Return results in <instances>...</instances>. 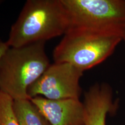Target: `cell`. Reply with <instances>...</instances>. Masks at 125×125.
<instances>
[{"label": "cell", "mask_w": 125, "mask_h": 125, "mask_svg": "<svg viewBox=\"0 0 125 125\" xmlns=\"http://www.w3.org/2000/svg\"><path fill=\"white\" fill-rule=\"evenodd\" d=\"M68 28L62 0H28L11 26L6 42L9 47H20L46 42L64 35Z\"/></svg>", "instance_id": "6da1fadb"}, {"label": "cell", "mask_w": 125, "mask_h": 125, "mask_svg": "<svg viewBox=\"0 0 125 125\" xmlns=\"http://www.w3.org/2000/svg\"><path fill=\"white\" fill-rule=\"evenodd\" d=\"M62 2L68 17V30L123 32L125 0H62Z\"/></svg>", "instance_id": "277c9868"}, {"label": "cell", "mask_w": 125, "mask_h": 125, "mask_svg": "<svg viewBox=\"0 0 125 125\" xmlns=\"http://www.w3.org/2000/svg\"><path fill=\"white\" fill-rule=\"evenodd\" d=\"M84 125H106V117L115 109L112 91L105 83H96L85 93Z\"/></svg>", "instance_id": "52a82bcc"}, {"label": "cell", "mask_w": 125, "mask_h": 125, "mask_svg": "<svg viewBox=\"0 0 125 125\" xmlns=\"http://www.w3.org/2000/svg\"><path fill=\"white\" fill-rule=\"evenodd\" d=\"M122 40L121 31L70 29L54 48L53 59L84 72L104 62Z\"/></svg>", "instance_id": "3957f363"}, {"label": "cell", "mask_w": 125, "mask_h": 125, "mask_svg": "<svg viewBox=\"0 0 125 125\" xmlns=\"http://www.w3.org/2000/svg\"><path fill=\"white\" fill-rule=\"evenodd\" d=\"M123 40H124L125 41V27L124 30H123Z\"/></svg>", "instance_id": "8fae6325"}, {"label": "cell", "mask_w": 125, "mask_h": 125, "mask_svg": "<svg viewBox=\"0 0 125 125\" xmlns=\"http://www.w3.org/2000/svg\"><path fill=\"white\" fill-rule=\"evenodd\" d=\"M14 100L0 90V125H20L13 109Z\"/></svg>", "instance_id": "9c48e42d"}, {"label": "cell", "mask_w": 125, "mask_h": 125, "mask_svg": "<svg viewBox=\"0 0 125 125\" xmlns=\"http://www.w3.org/2000/svg\"><path fill=\"white\" fill-rule=\"evenodd\" d=\"M31 100L51 125H85L84 106L79 99L53 100L37 96Z\"/></svg>", "instance_id": "8992f818"}, {"label": "cell", "mask_w": 125, "mask_h": 125, "mask_svg": "<svg viewBox=\"0 0 125 125\" xmlns=\"http://www.w3.org/2000/svg\"><path fill=\"white\" fill-rule=\"evenodd\" d=\"M13 109L20 125H51L31 100L14 101Z\"/></svg>", "instance_id": "ba28073f"}, {"label": "cell", "mask_w": 125, "mask_h": 125, "mask_svg": "<svg viewBox=\"0 0 125 125\" xmlns=\"http://www.w3.org/2000/svg\"><path fill=\"white\" fill-rule=\"evenodd\" d=\"M50 64L45 42L9 47L0 58V90L14 101L30 100L29 87Z\"/></svg>", "instance_id": "7a4b0ae2"}, {"label": "cell", "mask_w": 125, "mask_h": 125, "mask_svg": "<svg viewBox=\"0 0 125 125\" xmlns=\"http://www.w3.org/2000/svg\"><path fill=\"white\" fill-rule=\"evenodd\" d=\"M1 2H2V1H0V4H1Z\"/></svg>", "instance_id": "7c38bea8"}, {"label": "cell", "mask_w": 125, "mask_h": 125, "mask_svg": "<svg viewBox=\"0 0 125 125\" xmlns=\"http://www.w3.org/2000/svg\"><path fill=\"white\" fill-rule=\"evenodd\" d=\"M8 48L9 46H8L7 42H4L0 38V58Z\"/></svg>", "instance_id": "30bf717a"}, {"label": "cell", "mask_w": 125, "mask_h": 125, "mask_svg": "<svg viewBox=\"0 0 125 125\" xmlns=\"http://www.w3.org/2000/svg\"><path fill=\"white\" fill-rule=\"evenodd\" d=\"M83 74L70 64L54 62L29 87L28 96L30 100L37 96L53 100L79 99L82 92L79 80Z\"/></svg>", "instance_id": "5b68a950"}]
</instances>
